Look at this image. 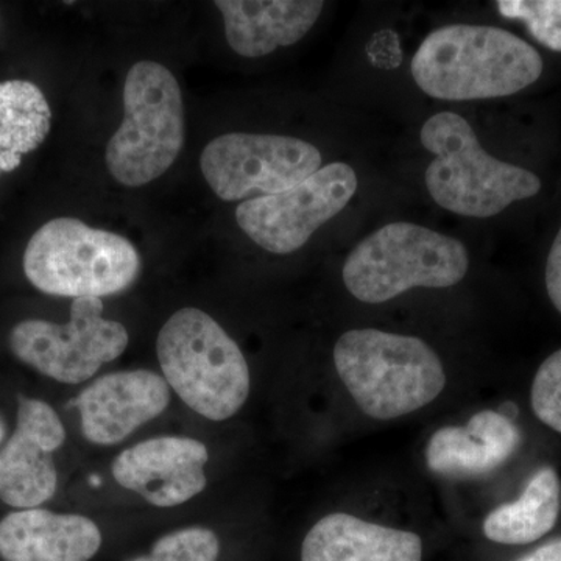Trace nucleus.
<instances>
[{
  "label": "nucleus",
  "instance_id": "1",
  "mask_svg": "<svg viewBox=\"0 0 561 561\" xmlns=\"http://www.w3.org/2000/svg\"><path fill=\"white\" fill-rule=\"evenodd\" d=\"M542 58L529 43L485 25L453 24L431 32L413 55V80L440 101L507 98L540 79Z\"/></svg>",
  "mask_w": 561,
  "mask_h": 561
},
{
  "label": "nucleus",
  "instance_id": "2",
  "mask_svg": "<svg viewBox=\"0 0 561 561\" xmlns=\"http://www.w3.org/2000/svg\"><path fill=\"white\" fill-rule=\"evenodd\" d=\"M334 365L357 408L375 420H393L426 408L446 386L440 357L412 335L379 330L345 332Z\"/></svg>",
  "mask_w": 561,
  "mask_h": 561
},
{
  "label": "nucleus",
  "instance_id": "3",
  "mask_svg": "<svg viewBox=\"0 0 561 561\" xmlns=\"http://www.w3.org/2000/svg\"><path fill=\"white\" fill-rule=\"evenodd\" d=\"M420 138L435 157L424 175L427 191L449 213L486 219L540 194L541 180L534 172L486 153L470 122L459 114H434Z\"/></svg>",
  "mask_w": 561,
  "mask_h": 561
},
{
  "label": "nucleus",
  "instance_id": "4",
  "mask_svg": "<svg viewBox=\"0 0 561 561\" xmlns=\"http://www.w3.org/2000/svg\"><path fill=\"white\" fill-rule=\"evenodd\" d=\"M162 378L191 411L210 421L232 419L250 397V367L238 343L213 317L183 308L157 339Z\"/></svg>",
  "mask_w": 561,
  "mask_h": 561
},
{
  "label": "nucleus",
  "instance_id": "5",
  "mask_svg": "<svg viewBox=\"0 0 561 561\" xmlns=\"http://www.w3.org/2000/svg\"><path fill=\"white\" fill-rule=\"evenodd\" d=\"M22 267L35 289L77 300L130 289L142 271V260L124 236L72 217H57L32 236Z\"/></svg>",
  "mask_w": 561,
  "mask_h": 561
},
{
  "label": "nucleus",
  "instance_id": "6",
  "mask_svg": "<svg viewBox=\"0 0 561 561\" xmlns=\"http://www.w3.org/2000/svg\"><path fill=\"white\" fill-rule=\"evenodd\" d=\"M470 254L451 236L393 221L354 247L343 283L356 300L381 305L415 287L446 289L467 276Z\"/></svg>",
  "mask_w": 561,
  "mask_h": 561
},
{
  "label": "nucleus",
  "instance_id": "7",
  "mask_svg": "<svg viewBox=\"0 0 561 561\" xmlns=\"http://www.w3.org/2000/svg\"><path fill=\"white\" fill-rule=\"evenodd\" d=\"M184 144L179 80L154 61H139L124 84V117L106 146V168L117 183L140 187L164 175Z\"/></svg>",
  "mask_w": 561,
  "mask_h": 561
},
{
  "label": "nucleus",
  "instance_id": "8",
  "mask_svg": "<svg viewBox=\"0 0 561 561\" xmlns=\"http://www.w3.org/2000/svg\"><path fill=\"white\" fill-rule=\"evenodd\" d=\"M130 335L116 320L103 317L102 298H77L69 321L28 319L11 328L9 346L22 364L61 383L88 382L103 365L127 350Z\"/></svg>",
  "mask_w": 561,
  "mask_h": 561
},
{
  "label": "nucleus",
  "instance_id": "9",
  "mask_svg": "<svg viewBox=\"0 0 561 561\" xmlns=\"http://www.w3.org/2000/svg\"><path fill=\"white\" fill-rule=\"evenodd\" d=\"M201 169L217 197L238 202L297 186L321 169V153L290 136L227 133L205 147Z\"/></svg>",
  "mask_w": 561,
  "mask_h": 561
},
{
  "label": "nucleus",
  "instance_id": "10",
  "mask_svg": "<svg viewBox=\"0 0 561 561\" xmlns=\"http://www.w3.org/2000/svg\"><path fill=\"white\" fill-rule=\"evenodd\" d=\"M357 184L351 165L332 162L290 190L241 203L236 220L251 241L268 253H294L348 206Z\"/></svg>",
  "mask_w": 561,
  "mask_h": 561
},
{
  "label": "nucleus",
  "instance_id": "11",
  "mask_svg": "<svg viewBox=\"0 0 561 561\" xmlns=\"http://www.w3.org/2000/svg\"><path fill=\"white\" fill-rule=\"evenodd\" d=\"M65 442V424L55 409L20 394L16 427L0 449V501L16 511L49 502L58 489L54 453Z\"/></svg>",
  "mask_w": 561,
  "mask_h": 561
},
{
  "label": "nucleus",
  "instance_id": "12",
  "mask_svg": "<svg viewBox=\"0 0 561 561\" xmlns=\"http://www.w3.org/2000/svg\"><path fill=\"white\" fill-rule=\"evenodd\" d=\"M208 446L179 435L149 438L124 449L113 461V478L158 508H172L197 497L208 485Z\"/></svg>",
  "mask_w": 561,
  "mask_h": 561
},
{
  "label": "nucleus",
  "instance_id": "13",
  "mask_svg": "<svg viewBox=\"0 0 561 561\" xmlns=\"http://www.w3.org/2000/svg\"><path fill=\"white\" fill-rule=\"evenodd\" d=\"M172 390L150 370L114 371L94 379L73 401L80 412L84 440L98 446L119 445L133 432L165 412Z\"/></svg>",
  "mask_w": 561,
  "mask_h": 561
},
{
  "label": "nucleus",
  "instance_id": "14",
  "mask_svg": "<svg viewBox=\"0 0 561 561\" xmlns=\"http://www.w3.org/2000/svg\"><path fill=\"white\" fill-rule=\"evenodd\" d=\"M101 546L98 524L76 513L25 508L0 522L3 561H90Z\"/></svg>",
  "mask_w": 561,
  "mask_h": 561
},
{
  "label": "nucleus",
  "instance_id": "15",
  "mask_svg": "<svg viewBox=\"0 0 561 561\" xmlns=\"http://www.w3.org/2000/svg\"><path fill=\"white\" fill-rule=\"evenodd\" d=\"M522 445L518 427L504 413H476L467 426L442 427L432 435L426 463L446 478H478L502 467Z\"/></svg>",
  "mask_w": 561,
  "mask_h": 561
},
{
  "label": "nucleus",
  "instance_id": "16",
  "mask_svg": "<svg viewBox=\"0 0 561 561\" xmlns=\"http://www.w3.org/2000/svg\"><path fill=\"white\" fill-rule=\"evenodd\" d=\"M225 36L236 54L260 58L305 38L319 21L321 0H217Z\"/></svg>",
  "mask_w": 561,
  "mask_h": 561
},
{
  "label": "nucleus",
  "instance_id": "17",
  "mask_svg": "<svg viewBox=\"0 0 561 561\" xmlns=\"http://www.w3.org/2000/svg\"><path fill=\"white\" fill-rule=\"evenodd\" d=\"M423 541L413 531L331 513L306 535L301 561H421Z\"/></svg>",
  "mask_w": 561,
  "mask_h": 561
},
{
  "label": "nucleus",
  "instance_id": "18",
  "mask_svg": "<svg viewBox=\"0 0 561 561\" xmlns=\"http://www.w3.org/2000/svg\"><path fill=\"white\" fill-rule=\"evenodd\" d=\"M561 511V482L553 468L531 476L522 497L494 508L483 522V535L500 545H530L553 529Z\"/></svg>",
  "mask_w": 561,
  "mask_h": 561
},
{
  "label": "nucleus",
  "instance_id": "19",
  "mask_svg": "<svg viewBox=\"0 0 561 561\" xmlns=\"http://www.w3.org/2000/svg\"><path fill=\"white\" fill-rule=\"evenodd\" d=\"M51 110L38 84L0 81V176L16 171L24 157L49 136Z\"/></svg>",
  "mask_w": 561,
  "mask_h": 561
},
{
  "label": "nucleus",
  "instance_id": "20",
  "mask_svg": "<svg viewBox=\"0 0 561 561\" xmlns=\"http://www.w3.org/2000/svg\"><path fill=\"white\" fill-rule=\"evenodd\" d=\"M219 556L216 531L192 526L164 535L154 542L150 553L128 561H217Z\"/></svg>",
  "mask_w": 561,
  "mask_h": 561
},
{
  "label": "nucleus",
  "instance_id": "21",
  "mask_svg": "<svg viewBox=\"0 0 561 561\" xmlns=\"http://www.w3.org/2000/svg\"><path fill=\"white\" fill-rule=\"evenodd\" d=\"M502 16L522 21L538 43L561 51V0H500Z\"/></svg>",
  "mask_w": 561,
  "mask_h": 561
},
{
  "label": "nucleus",
  "instance_id": "22",
  "mask_svg": "<svg viewBox=\"0 0 561 561\" xmlns=\"http://www.w3.org/2000/svg\"><path fill=\"white\" fill-rule=\"evenodd\" d=\"M530 401L537 419L561 434V348L538 368Z\"/></svg>",
  "mask_w": 561,
  "mask_h": 561
},
{
  "label": "nucleus",
  "instance_id": "23",
  "mask_svg": "<svg viewBox=\"0 0 561 561\" xmlns=\"http://www.w3.org/2000/svg\"><path fill=\"white\" fill-rule=\"evenodd\" d=\"M546 289L553 308L561 313V228L553 239L548 262H546Z\"/></svg>",
  "mask_w": 561,
  "mask_h": 561
},
{
  "label": "nucleus",
  "instance_id": "24",
  "mask_svg": "<svg viewBox=\"0 0 561 561\" xmlns=\"http://www.w3.org/2000/svg\"><path fill=\"white\" fill-rule=\"evenodd\" d=\"M519 561H561V540L548 542Z\"/></svg>",
  "mask_w": 561,
  "mask_h": 561
},
{
  "label": "nucleus",
  "instance_id": "25",
  "mask_svg": "<svg viewBox=\"0 0 561 561\" xmlns=\"http://www.w3.org/2000/svg\"><path fill=\"white\" fill-rule=\"evenodd\" d=\"M5 435H7L5 421H3L2 416H0V449H2L3 440H5Z\"/></svg>",
  "mask_w": 561,
  "mask_h": 561
}]
</instances>
